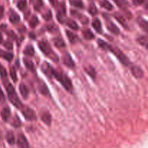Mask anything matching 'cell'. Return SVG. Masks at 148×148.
<instances>
[{
    "label": "cell",
    "instance_id": "cell-1",
    "mask_svg": "<svg viewBox=\"0 0 148 148\" xmlns=\"http://www.w3.org/2000/svg\"><path fill=\"white\" fill-rule=\"evenodd\" d=\"M41 69L44 72L46 76L49 78H55L62 86L64 87L65 90L68 92H72L73 90V85L71 79H69L68 76L64 75L63 73L58 72L57 71L55 70L48 62H44L42 64L41 66Z\"/></svg>",
    "mask_w": 148,
    "mask_h": 148
},
{
    "label": "cell",
    "instance_id": "cell-2",
    "mask_svg": "<svg viewBox=\"0 0 148 148\" xmlns=\"http://www.w3.org/2000/svg\"><path fill=\"white\" fill-rule=\"evenodd\" d=\"M97 43H98V46H100L101 49H102L103 50L111 52L113 54H114L116 56L118 59L119 60V62L125 66H131L132 65L131 62H130V60L129 59V58L121 51V50H120L119 49L116 47H113V46H110V44L105 42L104 40H102V39H98L97 40Z\"/></svg>",
    "mask_w": 148,
    "mask_h": 148
},
{
    "label": "cell",
    "instance_id": "cell-3",
    "mask_svg": "<svg viewBox=\"0 0 148 148\" xmlns=\"http://www.w3.org/2000/svg\"><path fill=\"white\" fill-rule=\"evenodd\" d=\"M4 80V85L5 87V89L7 90V95H8V98L10 100V101L11 102V103L14 106H15L16 108H17L18 109H21L23 107V104H22L21 101L19 99L18 96H17V94L16 93V91L15 90L14 87L12 85L11 83L8 82L7 79H3Z\"/></svg>",
    "mask_w": 148,
    "mask_h": 148
},
{
    "label": "cell",
    "instance_id": "cell-4",
    "mask_svg": "<svg viewBox=\"0 0 148 148\" xmlns=\"http://www.w3.org/2000/svg\"><path fill=\"white\" fill-rule=\"evenodd\" d=\"M39 48L41 51L42 53L46 55L47 57H49L54 62H58V60H59L58 56L52 51L50 45L46 40H41L39 43Z\"/></svg>",
    "mask_w": 148,
    "mask_h": 148
},
{
    "label": "cell",
    "instance_id": "cell-5",
    "mask_svg": "<svg viewBox=\"0 0 148 148\" xmlns=\"http://www.w3.org/2000/svg\"><path fill=\"white\" fill-rule=\"evenodd\" d=\"M22 114H23V116L25 117L26 120L28 121H35L36 119V113L34 112L33 110L29 107H25L23 106L21 108Z\"/></svg>",
    "mask_w": 148,
    "mask_h": 148
},
{
    "label": "cell",
    "instance_id": "cell-6",
    "mask_svg": "<svg viewBox=\"0 0 148 148\" xmlns=\"http://www.w3.org/2000/svg\"><path fill=\"white\" fill-rule=\"evenodd\" d=\"M66 9H65V6L64 3H62L59 5L57 8V18L58 21L60 23H65V20H66Z\"/></svg>",
    "mask_w": 148,
    "mask_h": 148
},
{
    "label": "cell",
    "instance_id": "cell-7",
    "mask_svg": "<svg viewBox=\"0 0 148 148\" xmlns=\"http://www.w3.org/2000/svg\"><path fill=\"white\" fill-rule=\"evenodd\" d=\"M62 63L68 67L71 68V69H73L75 67V63H74V61L73 60L72 57L70 55V53H65L62 55Z\"/></svg>",
    "mask_w": 148,
    "mask_h": 148
},
{
    "label": "cell",
    "instance_id": "cell-8",
    "mask_svg": "<svg viewBox=\"0 0 148 148\" xmlns=\"http://www.w3.org/2000/svg\"><path fill=\"white\" fill-rule=\"evenodd\" d=\"M71 14H72L73 17H75V18L78 19V20H80L82 24H84V25L88 24V23H89L88 17H86L85 15H84L83 14L80 13L79 12L76 11V10H71Z\"/></svg>",
    "mask_w": 148,
    "mask_h": 148
},
{
    "label": "cell",
    "instance_id": "cell-9",
    "mask_svg": "<svg viewBox=\"0 0 148 148\" xmlns=\"http://www.w3.org/2000/svg\"><path fill=\"white\" fill-rule=\"evenodd\" d=\"M130 70L131 72L132 75L135 77L136 78H142L144 75V72L142 71V69H141L139 66H136V65L132 64L131 66H130Z\"/></svg>",
    "mask_w": 148,
    "mask_h": 148
},
{
    "label": "cell",
    "instance_id": "cell-10",
    "mask_svg": "<svg viewBox=\"0 0 148 148\" xmlns=\"http://www.w3.org/2000/svg\"><path fill=\"white\" fill-rule=\"evenodd\" d=\"M106 27H107V30L112 33L113 34L115 35H118L119 33H120V30H119L118 27H117L115 23H113L111 20H107L105 23Z\"/></svg>",
    "mask_w": 148,
    "mask_h": 148
},
{
    "label": "cell",
    "instance_id": "cell-11",
    "mask_svg": "<svg viewBox=\"0 0 148 148\" xmlns=\"http://www.w3.org/2000/svg\"><path fill=\"white\" fill-rule=\"evenodd\" d=\"M17 144L20 148H29V144L26 137L23 134L18 135L17 140Z\"/></svg>",
    "mask_w": 148,
    "mask_h": 148
},
{
    "label": "cell",
    "instance_id": "cell-12",
    "mask_svg": "<svg viewBox=\"0 0 148 148\" xmlns=\"http://www.w3.org/2000/svg\"><path fill=\"white\" fill-rule=\"evenodd\" d=\"M65 33H66V36L68 37V40H69V41L71 43L74 44V43H76L77 42L79 41V38H78V36L76 34L70 31V30H66Z\"/></svg>",
    "mask_w": 148,
    "mask_h": 148
},
{
    "label": "cell",
    "instance_id": "cell-13",
    "mask_svg": "<svg viewBox=\"0 0 148 148\" xmlns=\"http://www.w3.org/2000/svg\"><path fill=\"white\" fill-rule=\"evenodd\" d=\"M39 91H40V92L42 94V95H45V96H49V95H50L47 86H46V84H45L44 82H42V81H39Z\"/></svg>",
    "mask_w": 148,
    "mask_h": 148
},
{
    "label": "cell",
    "instance_id": "cell-14",
    "mask_svg": "<svg viewBox=\"0 0 148 148\" xmlns=\"http://www.w3.org/2000/svg\"><path fill=\"white\" fill-rule=\"evenodd\" d=\"M19 90H20L22 97L24 99H27L29 95V90L28 88V87L25 84L21 83L20 85V86H19Z\"/></svg>",
    "mask_w": 148,
    "mask_h": 148
},
{
    "label": "cell",
    "instance_id": "cell-15",
    "mask_svg": "<svg viewBox=\"0 0 148 148\" xmlns=\"http://www.w3.org/2000/svg\"><path fill=\"white\" fill-rule=\"evenodd\" d=\"M10 115H11V111H10V108L5 107V108H4L1 110V116L4 121H6V122L8 121V120L10 119Z\"/></svg>",
    "mask_w": 148,
    "mask_h": 148
},
{
    "label": "cell",
    "instance_id": "cell-16",
    "mask_svg": "<svg viewBox=\"0 0 148 148\" xmlns=\"http://www.w3.org/2000/svg\"><path fill=\"white\" fill-rule=\"evenodd\" d=\"M137 23L144 31L148 33V21H147L145 19L142 18V17H139L137 19Z\"/></svg>",
    "mask_w": 148,
    "mask_h": 148
},
{
    "label": "cell",
    "instance_id": "cell-17",
    "mask_svg": "<svg viewBox=\"0 0 148 148\" xmlns=\"http://www.w3.org/2000/svg\"><path fill=\"white\" fill-rule=\"evenodd\" d=\"M82 35L83 37H84V39L87 40H92V39L94 38V35L93 34L92 32L88 28H85L82 31Z\"/></svg>",
    "mask_w": 148,
    "mask_h": 148
},
{
    "label": "cell",
    "instance_id": "cell-18",
    "mask_svg": "<svg viewBox=\"0 0 148 148\" xmlns=\"http://www.w3.org/2000/svg\"><path fill=\"white\" fill-rule=\"evenodd\" d=\"M92 27L96 32L101 34L102 33V25L100 23V20L99 19H94L92 22Z\"/></svg>",
    "mask_w": 148,
    "mask_h": 148
},
{
    "label": "cell",
    "instance_id": "cell-19",
    "mask_svg": "<svg viewBox=\"0 0 148 148\" xmlns=\"http://www.w3.org/2000/svg\"><path fill=\"white\" fill-rule=\"evenodd\" d=\"M114 17H115V18L117 20V21L118 22V23H120V24L121 25L123 26L124 28L128 29V25H127V23H126V20H125L124 17H123L121 14H118V13H115Z\"/></svg>",
    "mask_w": 148,
    "mask_h": 148
},
{
    "label": "cell",
    "instance_id": "cell-20",
    "mask_svg": "<svg viewBox=\"0 0 148 148\" xmlns=\"http://www.w3.org/2000/svg\"><path fill=\"white\" fill-rule=\"evenodd\" d=\"M53 43L55 44V46H56L57 48H59V49H61V48H64L65 46V43L63 40V39L60 37H57L53 39Z\"/></svg>",
    "mask_w": 148,
    "mask_h": 148
},
{
    "label": "cell",
    "instance_id": "cell-21",
    "mask_svg": "<svg viewBox=\"0 0 148 148\" xmlns=\"http://www.w3.org/2000/svg\"><path fill=\"white\" fill-rule=\"evenodd\" d=\"M41 119L42 121L48 126L50 125L51 123H52V116H51V115L48 112L44 113Z\"/></svg>",
    "mask_w": 148,
    "mask_h": 148
},
{
    "label": "cell",
    "instance_id": "cell-22",
    "mask_svg": "<svg viewBox=\"0 0 148 148\" xmlns=\"http://www.w3.org/2000/svg\"><path fill=\"white\" fill-rule=\"evenodd\" d=\"M65 23L70 27V28L73 29V30H78V28H79L78 24H77L74 20H71V19H66Z\"/></svg>",
    "mask_w": 148,
    "mask_h": 148
},
{
    "label": "cell",
    "instance_id": "cell-23",
    "mask_svg": "<svg viewBox=\"0 0 148 148\" xmlns=\"http://www.w3.org/2000/svg\"><path fill=\"white\" fill-rule=\"evenodd\" d=\"M84 70L85 72L88 74L89 76L91 77L93 79H96V77H97V73H96V71L92 66H86V67L84 68Z\"/></svg>",
    "mask_w": 148,
    "mask_h": 148
},
{
    "label": "cell",
    "instance_id": "cell-24",
    "mask_svg": "<svg viewBox=\"0 0 148 148\" xmlns=\"http://www.w3.org/2000/svg\"><path fill=\"white\" fill-rule=\"evenodd\" d=\"M9 20H10V23H12V24H16V23H17L19 21H20V16H19L17 13L12 11V12L10 13V14Z\"/></svg>",
    "mask_w": 148,
    "mask_h": 148
},
{
    "label": "cell",
    "instance_id": "cell-25",
    "mask_svg": "<svg viewBox=\"0 0 148 148\" xmlns=\"http://www.w3.org/2000/svg\"><path fill=\"white\" fill-rule=\"evenodd\" d=\"M23 62H24V64L26 66V67L27 68V69L31 71V72H34L35 71V66L33 62L31 60H29V59H23Z\"/></svg>",
    "mask_w": 148,
    "mask_h": 148
},
{
    "label": "cell",
    "instance_id": "cell-26",
    "mask_svg": "<svg viewBox=\"0 0 148 148\" xmlns=\"http://www.w3.org/2000/svg\"><path fill=\"white\" fill-rule=\"evenodd\" d=\"M23 53H24L26 56H33L35 53L34 49H33V47L31 46V45L27 46L26 48H25L24 51H23Z\"/></svg>",
    "mask_w": 148,
    "mask_h": 148
},
{
    "label": "cell",
    "instance_id": "cell-27",
    "mask_svg": "<svg viewBox=\"0 0 148 148\" xmlns=\"http://www.w3.org/2000/svg\"><path fill=\"white\" fill-rule=\"evenodd\" d=\"M137 41L139 44L146 48L147 49H148V37H147V36H140L137 38Z\"/></svg>",
    "mask_w": 148,
    "mask_h": 148
},
{
    "label": "cell",
    "instance_id": "cell-28",
    "mask_svg": "<svg viewBox=\"0 0 148 148\" xmlns=\"http://www.w3.org/2000/svg\"><path fill=\"white\" fill-rule=\"evenodd\" d=\"M100 5L107 10H112L113 9V6L107 0H102L100 1Z\"/></svg>",
    "mask_w": 148,
    "mask_h": 148
},
{
    "label": "cell",
    "instance_id": "cell-29",
    "mask_svg": "<svg viewBox=\"0 0 148 148\" xmlns=\"http://www.w3.org/2000/svg\"><path fill=\"white\" fill-rule=\"evenodd\" d=\"M17 7L20 11H24L27 7V1L26 0H19L17 4Z\"/></svg>",
    "mask_w": 148,
    "mask_h": 148
},
{
    "label": "cell",
    "instance_id": "cell-30",
    "mask_svg": "<svg viewBox=\"0 0 148 148\" xmlns=\"http://www.w3.org/2000/svg\"><path fill=\"white\" fill-rule=\"evenodd\" d=\"M6 139H7V143H8L10 145L15 144V136L12 132H7V136H6Z\"/></svg>",
    "mask_w": 148,
    "mask_h": 148
},
{
    "label": "cell",
    "instance_id": "cell-31",
    "mask_svg": "<svg viewBox=\"0 0 148 148\" xmlns=\"http://www.w3.org/2000/svg\"><path fill=\"white\" fill-rule=\"evenodd\" d=\"M10 75L12 79L16 82L17 81V72H16V69L14 66H11L10 69Z\"/></svg>",
    "mask_w": 148,
    "mask_h": 148
},
{
    "label": "cell",
    "instance_id": "cell-32",
    "mask_svg": "<svg viewBox=\"0 0 148 148\" xmlns=\"http://www.w3.org/2000/svg\"><path fill=\"white\" fill-rule=\"evenodd\" d=\"M39 23V19L37 18V17L33 15V17H31V19L30 20V21H29V25H30V26L32 28H34V27H36V26H37Z\"/></svg>",
    "mask_w": 148,
    "mask_h": 148
},
{
    "label": "cell",
    "instance_id": "cell-33",
    "mask_svg": "<svg viewBox=\"0 0 148 148\" xmlns=\"http://www.w3.org/2000/svg\"><path fill=\"white\" fill-rule=\"evenodd\" d=\"M70 1H71V4L74 7L81 9L84 8V4L81 0H71Z\"/></svg>",
    "mask_w": 148,
    "mask_h": 148
},
{
    "label": "cell",
    "instance_id": "cell-34",
    "mask_svg": "<svg viewBox=\"0 0 148 148\" xmlns=\"http://www.w3.org/2000/svg\"><path fill=\"white\" fill-rule=\"evenodd\" d=\"M11 124L14 127H20L21 126V121H20V119L17 116H15L14 118L12 119L11 121Z\"/></svg>",
    "mask_w": 148,
    "mask_h": 148
},
{
    "label": "cell",
    "instance_id": "cell-35",
    "mask_svg": "<svg viewBox=\"0 0 148 148\" xmlns=\"http://www.w3.org/2000/svg\"><path fill=\"white\" fill-rule=\"evenodd\" d=\"M116 3L118 7H120V8H126L128 6L129 3H128L127 0H113Z\"/></svg>",
    "mask_w": 148,
    "mask_h": 148
},
{
    "label": "cell",
    "instance_id": "cell-36",
    "mask_svg": "<svg viewBox=\"0 0 148 148\" xmlns=\"http://www.w3.org/2000/svg\"><path fill=\"white\" fill-rule=\"evenodd\" d=\"M43 6H44V2L42 0H36V1L34 4V7H34V10H36V11L39 12L41 10Z\"/></svg>",
    "mask_w": 148,
    "mask_h": 148
},
{
    "label": "cell",
    "instance_id": "cell-37",
    "mask_svg": "<svg viewBox=\"0 0 148 148\" xmlns=\"http://www.w3.org/2000/svg\"><path fill=\"white\" fill-rule=\"evenodd\" d=\"M89 12L91 15H96L98 13V10H97V7L94 4H90L89 7Z\"/></svg>",
    "mask_w": 148,
    "mask_h": 148
},
{
    "label": "cell",
    "instance_id": "cell-38",
    "mask_svg": "<svg viewBox=\"0 0 148 148\" xmlns=\"http://www.w3.org/2000/svg\"><path fill=\"white\" fill-rule=\"evenodd\" d=\"M0 76L2 78V79H5L7 78V71H6L5 68H4L1 64H0Z\"/></svg>",
    "mask_w": 148,
    "mask_h": 148
},
{
    "label": "cell",
    "instance_id": "cell-39",
    "mask_svg": "<svg viewBox=\"0 0 148 148\" xmlns=\"http://www.w3.org/2000/svg\"><path fill=\"white\" fill-rule=\"evenodd\" d=\"M52 13L50 10H48V11L43 15V18L45 20H46V21L50 20L51 19H52Z\"/></svg>",
    "mask_w": 148,
    "mask_h": 148
},
{
    "label": "cell",
    "instance_id": "cell-40",
    "mask_svg": "<svg viewBox=\"0 0 148 148\" xmlns=\"http://www.w3.org/2000/svg\"><path fill=\"white\" fill-rule=\"evenodd\" d=\"M4 59L5 60L8 61V62H11L13 59V54L12 53H10V52H6L5 55L4 56Z\"/></svg>",
    "mask_w": 148,
    "mask_h": 148
},
{
    "label": "cell",
    "instance_id": "cell-41",
    "mask_svg": "<svg viewBox=\"0 0 148 148\" xmlns=\"http://www.w3.org/2000/svg\"><path fill=\"white\" fill-rule=\"evenodd\" d=\"M4 46L6 48V49H8V50H12L13 48V45H12V42L8 41V40L6 42H4Z\"/></svg>",
    "mask_w": 148,
    "mask_h": 148
},
{
    "label": "cell",
    "instance_id": "cell-42",
    "mask_svg": "<svg viewBox=\"0 0 148 148\" xmlns=\"http://www.w3.org/2000/svg\"><path fill=\"white\" fill-rule=\"evenodd\" d=\"M46 29H47L49 32H54L57 30V27L55 25L52 24L46 26Z\"/></svg>",
    "mask_w": 148,
    "mask_h": 148
},
{
    "label": "cell",
    "instance_id": "cell-43",
    "mask_svg": "<svg viewBox=\"0 0 148 148\" xmlns=\"http://www.w3.org/2000/svg\"><path fill=\"white\" fill-rule=\"evenodd\" d=\"M7 35L10 38H12V39H16L17 38V36L15 34V33L12 30H10V31H7Z\"/></svg>",
    "mask_w": 148,
    "mask_h": 148
},
{
    "label": "cell",
    "instance_id": "cell-44",
    "mask_svg": "<svg viewBox=\"0 0 148 148\" xmlns=\"http://www.w3.org/2000/svg\"><path fill=\"white\" fill-rule=\"evenodd\" d=\"M131 1L134 5H141L144 4L145 0H131Z\"/></svg>",
    "mask_w": 148,
    "mask_h": 148
},
{
    "label": "cell",
    "instance_id": "cell-45",
    "mask_svg": "<svg viewBox=\"0 0 148 148\" xmlns=\"http://www.w3.org/2000/svg\"><path fill=\"white\" fill-rule=\"evenodd\" d=\"M4 9L3 6H0V20L3 18V16H4Z\"/></svg>",
    "mask_w": 148,
    "mask_h": 148
},
{
    "label": "cell",
    "instance_id": "cell-46",
    "mask_svg": "<svg viewBox=\"0 0 148 148\" xmlns=\"http://www.w3.org/2000/svg\"><path fill=\"white\" fill-rule=\"evenodd\" d=\"M0 101H4V94H3L2 91H1V88H0Z\"/></svg>",
    "mask_w": 148,
    "mask_h": 148
},
{
    "label": "cell",
    "instance_id": "cell-47",
    "mask_svg": "<svg viewBox=\"0 0 148 148\" xmlns=\"http://www.w3.org/2000/svg\"><path fill=\"white\" fill-rule=\"evenodd\" d=\"M49 1H50V3L54 7L57 5V0H49Z\"/></svg>",
    "mask_w": 148,
    "mask_h": 148
},
{
    "label": "cell",
    "instance_id": "cell-48",
    "mask_svg": "<svg viewBox=\"0 0 148 148\" xmlns=\"http://www.w3.org/2000/svg\"><path fill=\"white\" fill-rule=\"evenodd\" d=\"M144 7H145V8L146 9V10H148V0H145V2H144L143 4Z\"/></svg>",
    "mask_w": 148,
    "mask_h": 148
},
{
    "label": "cell",
    "instance_id": "cell-49",
    "mask_svg": "<svg viewBox=\"0 0 148 148\" xmlns=\"http://www.w3.org/2000/svg\"><path fill=\"white\" fill-rule=\"evenodd\" d=\"M5 53H6V51H3L1 50V49H0V57L4 58V55H5Z\"/></svg>",
    "mask_w": 148,
    "mask_h": 148
},
{
    "label": "cell",
    "instance_id": "cell-50",
    "mask_svg": "<svg viewBox=\"0 0 148 148\" xmlns=\"http://www.w3.org/2000/svg\"><path fill=\"white\" fill-rule=\"evenodd\" d=\"M30 36L32 38H35V36H34V34H33V33H30Z\"/></svg>",
    "mask_w": 148,
    "mask_h": 148
},
{
    "label": "cell",
    "instance_id": "cell-51",
    "mask_svg": "<svg viewBox=\"0 0 148 148\" xmlns=\"http://www.w3.org/2000/svg\"><path fill=\"white\" fill-rule=\"evenodd\" d=\"M2 40H3L2 36H1V33H0V43H1V42H2Z\"/></svg>",
    "mask_w": 148,
    "mask_h": 148
}]
</instances>
